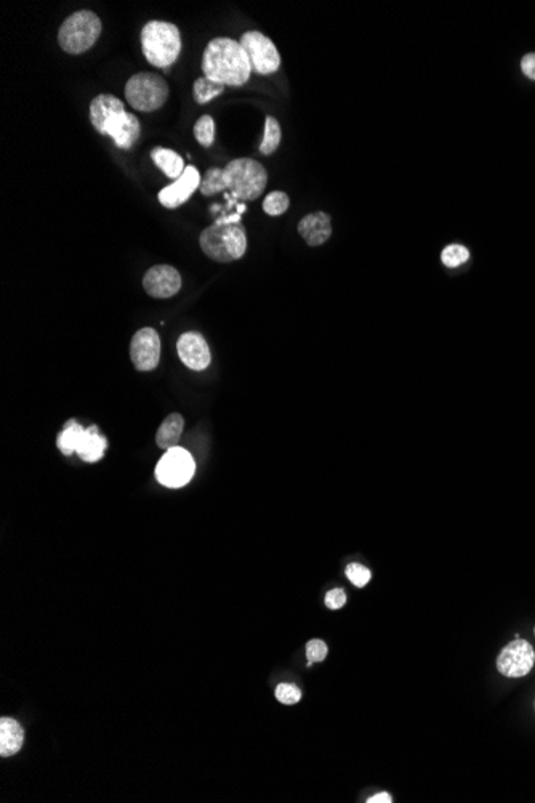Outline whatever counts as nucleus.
Returning <instances> with one entry per match:
<instances>
[{
    "mask_svg": "<svg viewBox=\"0 0 535 803\" xmlns=\"http://www.w3.org/2000/svg\"><path fill=\"white\" fill-rule=\"evenodd\" d=\"M535 664L534 648L523 639H516L501 650L497 658V669L501 676L508 678L524 677L532 670Z\"/></svg>",
    "mask_w": 535,
    "mask_h": 803,
    "instance_id": "9",
    "label": "nucleus"
},
{
    "mask_svg": "<svg viewBox=\"0 0 535 803\" xmlns=\"http://www.w3.org/2000/svg\"><path fill=\"white\" fill-rule=\"evenodd\" d=\"M102 34V21L90 10H79L66 18L58 31V43L69 55H80L94 47Z\"/></svg>",
    "mask_w": 535,
    "mask_h": 803,
    "instance_id": "5",
    "label": "nucleus"
},
{
    "mask_svg": "<svg viewBox=\"0 0 535 803\" xmlns=\"http://www.w3.org/2000/svg\"><path fill=\"white\" fill-rule=\"evenodd\" d=\"M25 743V733L23 728L19 727L15 720L11 718H2L0 720V755L2 757H11L19 753Z\"/></svg>",
    "mask_w": 535,
    "mask_h": 803,
    "instance_id": "18",
    "label": "nucleus"
},
{
    "mask_svg": "<svg viewBox=\"0 0 535 803\" xmlns=\"http://www.w3.org/2000/svg\"><path fill=\"white\" fill-rule=\"evenodd\" d=\"M143 287L153 299H171L179 294L181 276L173 266L156 265L146 271Z\"/></svg>",
    "mask_w": 535,
    "mask_h": 803,
    "instance_id": "11",
    "label": "nucleus"
},
{
    "mask_svg": "<svg viewBox=\"0 0 535 803\" xmlns=\"http://www.w3.org/2000/svg\"><path fill=\"white\" fill-rule=\"evenodd\" d=\"M130 358L136 371L148 372L157 368L161 359V339L153 327L140 329L130 343Z\"/></svg>",
    "mask_w": 535,
    "mask_h": 803,
    "instance_id": "10",
    "label": "nucleus"
},
{
    "mask_svg": "<svg viewBox=\"0 0 535 803\" xmlns=\"http://www.w3.org/2000/svg\"><path fill=\"white\" fill-rule=\"evenodd\" d=\"M151 159L169 179L179 180L187 169L181 156L167 148H161V146L154 148L151 151Z\"/></svg>",
    "mask_w": 535,
    "mask_h": 803,
    "instance_id": "19",
    "label": "nucleus"
},
{
    "mask_svg": "<svg viewBox=\"0 0 535 803\" xmlns=\"http://www.w3.org/2000/svg\"><path fill=\"white\" fill-rule=\"evenodd\" d=\"M534 635H535V629H534Z\"/></svg>",
    "mask_w": 535,
    "mask_h": 803,
    "instance_id": "33",
    "label": "nucleus"
},
{
    "mask_svg": "<svg viewBox=\"0 0 535 803\" xmlns=\"http://www.w3.org/2000/svg\"><path fill=\"white\" fill-rule=\"evenodd\" d=\"M241 47L246 51L247 58L250 61V68L258 74H272L280 68V55L276 45L270 37L258 33L248 31L241 37Z\"/></svg>",
    "mask_w": 535,
    "mask_h": 803,
    "instance_id": "7",
    "label": "nucleus"
},
{
    "mask_svg": "<svg viewBox=\"0 0 535 803\" xmlns=\"http://www.w3.org/2000/svg\"><path fill=\"white\" fill-rule=\"evenodd\" d=\"M183 427H185L183 417L180 414H171L167 419L162 422L161 427L157 430L156 443L165 451L175 447L180 441V436L183 433Z\"/></svg>",
    "mask_w": 535,
    "mask_h": 803,
    "instance_id": "20",
    "label": "nucleus"
},
{
    "mask_svg": "<svg viewBox=\"0 0 535 803\" xmlns=\"http://www.w3.org/2000/svg\"><path fill=\"white\" fill-rule=\"evenodd\" d=\"M201 173L195 165H187L183 175L175 183L162 189L159 193V203L167 209H177L185 204L189 197L193 196L195 189L201 187Z\"/></svg>",
    "mask_w": 535,
    "mask_h": 803,
    "instance_id": "12",
    "label": "nucleus"
},
{
    "mask_svg": "<svg viewBox=\"0 0 535 803\" xmlns=\"http://www.w3.org/2000/svg\"><path fill=\"white\" fill-rule=\"evenodd\" d=\"M199 244L205 256L220 264L236 262L246 254V230L241 223L217 225L205 228L199 236Z\"/></svg>",
    "mask_w": 535,
    "mask_h": 803,
    "instance_id": "4",
    "label": "nucleus"
},
{
    "mask_svg": "<svg viewBox=\"0 0 535 803\" xmlns=\"http://www.w3.org/2000/svg\"><path fill=\"white\" fill-rule=\"evenodd\" d=\"M141 124L132 112H120L114 119L111 120L106 127V135H110L114 143L122 149H130L140 138Z\"/></svg>",
    "mask_w": 535,
    "mask_h": 803,
    "instance_id": "14",
    "label": "nucleus"
},
{
    "mask_svg": "<svg viewBox=\"0 0 535 803\" xmlns=\"http://www.w3.org/2000/svg\"><path fill=\"white\" fill-rule=\"evenodd\" d=\"M298 234L303 238L308 246H323L325 241L331 240V215L325 212H313L303 217L298 223Z\"/></svg>",
    "mask_w": 535,
    "mask_h": 803,
    "instance_id": "15",
    "label": "nucleus"
},
{
    "mask_svg": "<svg viewBox=\"0 0 535 803\" xmlns=\"http://www.w3.org/2000/svg\"><path fill=\"white\" fill-rule=\"evenodd\" d=\"M225 90V86L223 84H218V82H213L210 79L203 76L199 77L195 82V103L199 104H205V103L210 102L215 96L223 94Z\"/></svg>",
    "mask_w": 535,
    "mask_h": 803,
    "instance_id": "23",
    "label": "nucleus"
},
{
    "mask_svg": "<svg viewBox=\"0 0 535 803\" xmlns=\"http://www.w3.org/2000/svg\"><path fill=\"white\" fill-rule=\"evenodd\" d=\"M468 258H470L468 249L459 246V244L447 246L441 254L442 264L447 268H457V266L463 265L465 262H468Z\"/></svg>",
    "mask_w": 535,
    "mask_h": 803,
    "instance_id": "26",
    "label": "nucleus"
},
{
    "mask_svg": "<svg viewBox=\"0 0 535 803\" xmlns=\"http://www.w3.org/2000/svg\"><path fill=\"white\" fill-rule=\"evenodd\" d=\"M84 432H86V427L79 425L76 420H69L68 424L61 430L58 440H57V446H58L61 453L65 454V455H71V454L76 453L77 446L80 443Z\"/></svg>",
    "mask_w": 535,
    "mask_h": 803,
    "instance_id": "21",
    "label": "nucleus"
},
{
    "mask_svg": "<svg viewBox=\"0 0 535 803\" xmlns=\"http://www.w3.org/2000/svg\"><path fill=\"white\" fill-rule=\"evenodd\" d=\"M106 447H108L106 438L100 435L98 427L92 425V427L86 428V432H84V435H82V440H80V443L77 446L76 453L82 461L88 462V463H94V462H98L100 459H103Z\"/></svg>",
    "mask_w": 535,
    "mask_h": 803,
    "instance_id": "17",
    "label": "nucleus"
},
{
    "mask_svg": "<svg viewBox=\"0 0 535 803\" xmlns=\"http://www.w3.org/2000/svg\"><path fill=\"white\" fill-rule=\"evenodd\" d=\"M276 700L282 702V704L292 706V704H297L302 700V692L295 684H280L276 688Z\"/></svg>",
    "mask_w": 535,
    "mask_h": 803,
    "instance_id": "27",
    "label": "nucleus"
},
{
    "mask_svg": "<svg viewBox=\"0 0 535 803\" xmlns=\"http://www.w3.org/2000/svg\"><path fill=\"white\" fill-rule=\"evenodd\" d=\"M347 603V593L345 590L333 589L325 595V607L331 609H340Z\"/></svg>",
    "mask_w": 535,
    "mask_h": 803,
    "instance_id": "30",
    "label": "nucleus"
},
{
    "mask_svg": "<svg viewBox=\"0 0 535 803\" xmlns=\"http://www.w3.org/2000/svg\"><path fill=\"white\" fill-rule=\"evenodd\" d=\"M521 69L529 79L535 80V53H529L521 61Z\"/></svg>",
    "mask_w": 535,
    "mask_h": 803,
    "instance_id": "31",
    "label": "nucleus"
},
{
    "mask_svg": "<svg viewBox=\"0 0 535 803\" xmlns=\"http://www.w3.org/2000/svg\"><path fill=\"white\" fill-rule=\"evenodd\" d=\"M126 111V106L119 98L114 95L102 94L95 96L90 103V120L95 130L102 135H106V127L111 120L118 114Z\"/></svg>",
    "mask_w": 535,
    "mask_h": 803,
    "instance_id": "16",
    "label": "nucleus"
},
{
    "mask_svg": "<svg viewBox=\"0 0 535 803\" xmlns=\"http://www.w3.org/2000/svg\"><path fill=\"white\" fill-rule=\"evenodd\" d=\"M345 573H347V577H348L349 581L353 582L359 589L365 587L371 581V577H372V574L365 566L357 563L348 564Z\"/></svg>",
    "mask_w": 535,
    "mask_h": 803,
    "instance_id": "28",
    "label": "nucleus"
},
{
    "mask_svg": "<svg viewBox=\"0 0 535 803\" xmlns=\"http://www.w3.org/2000/svg\"><path fill=\"white\" fill-rule=\"evenodd\" d=\"M268 185V173L262 164L256 159L248 157H239L233 159L231 163L226 164L225 169H209L205 172L204 177L201 180V193L204 196L210 197L218 195L225 189H230V195H225L226 197V205H213L212 212H223L226 215L231 210L233 205L238 204L241 201H256L264 195V189Z\"/></svg>",
    "mask_w": 535,
    "mask_h": 803,
    "instance_id": "1",
    "label": "nucleus"
},
{
    "mask_svg": "<svg viewBox=\"0 0 535 803\" xmlns=\"http://www.w3.org/2000/svg\"><path fill=\"white\" fill-rule=\"evenodd\" d=\"M391 802H393V797H391L390 794H386V792H380V794L374 795V797H371V799H369V800H367V803H391Z\"/></svg>",
    "mask_w": 535,
    "mask_h": 803,
    "instance_id": "32",
    "label": "nucleus"
},
{
    "mask_svg": "<svg viewBox=\"0 0 535 803\" xmlns=\"http://www.w3.org/2000/svg\"><path fill=\"white\" fill-rule=\"evenodd\" d=\"M280 140H282V130H280L279 120L272 116H268L264 120V141L260 145V153L264 156H271L276 153L279 148Z\"/></svg>",
    "mask_w": 535,
    "mask_h": 803,
    "instance_id": "22",
    "label": "nucleus"
},
{
    "mask_svg": "<svg viewBox=\"0 0 535 803\" xmlns=\"http://www.w3.org/2000/svg\"><path fill=\"white\" fill-rule=\"evenodd\" d=\"M195 137L199 145L205 146V148L213 145V141H215V120L210 116H203L201 119L195 122Z\"/></svg>",
    "mask_w": 535,
    "mask_h": 803,
    "instance_id": "25",
    "label": "nucleus"
},
{
    "mask_svg": "<svg viewBox=\"0 0 535 803\" xmlns=\"http://www.w3.org/2000/svg\"><path fill=\"white\" fill-rule=\"evenodd\" d=\"M327 656V645L323 640H311L306 645L308 662H323Z\"/></svg>",
    "mask_w": 535,
    "mask_h": 803,
    "instance_id": "29",
    "label": "nucleus"
},
{
    "mask_svg": "<svg viewBox=\"0 0 535 803\" xmlns=\"http://www.w3.org/2000/svg\"><path fill=\"white\" fill-rule=\"evenodd\" d=\"M290 197L284 191H272L264 197V210L271 217H279L289 210Z\"/></svg>",
    "mask_w": 535,
    "mask_h": 803,
    "instance_id": "24",
    "label": "nucleus"
},
{
    "mask_svg": "<svg viewBox=\"0 0 535 803\" xmlns=\"http://www.w3.org/2000/svg\"><path fill=\"white\" fill-rule=\"evenodd\" d=\"M141 50L149 65L156 68H169L179 60L181 35L173 23L149 21L141 31Z\"/></svg>",
    "mask_w": 535,
    "mask_h": 803,
    "instance_id": "3",
    "label": "nucleus"
},
{
    "mask_svg": "<svg viewBox=\"0 0 535 803\" xmlns=\"http://www.w3.org/2000/svg\"><path fill=\"white\" fill-rule=\"evenodd\" d=\"M180 359L187 368L204 371L210 364V348L199 333H183L177 342Z\"/></svg>",
    "mask_w": 535,
    "mask_h": 803,
    "instance_id": "13",
    "label": "nucleus"
},
{
    "mask_svg": "<svg viewBox=\"0 0 535 803\" xmlns=\"http://www.w3.org/2000/svg\"><path fill=\"white\" fill-rule=\"evenodd\" d=\"M203 73L213 82L239 87L248 80L252 68L241 43L228 37H217L205 49Z\"/></svg>",
    "mask_w": 535,
    "mask_h": 803,
    "instance_id": "2",
    "label": "nucleus"
},
{
    "mask_svg": "<svg viewBox=\"0 0 535 803\" xmlns=\"http://www.w3.org/2000/svg\"><path fill=\"white\" fill-rule=\"evenodd\" d=\"M195 465L191 454L183 447H172L162 455L156 467V478L167 487H183L195 475Z\"/></svg>",
    "mask_w": 535,
    "mask_h": 803,
    "instance_id": "8",
    "label": "nucleus"
},
{
    "mask_svg": "<svg viewBox=\"0 0 535 803\" xmlns=\"http://www.w3.org/2000/svg\"><path fill=\"white\" fill-rule=\"evenodd\" d=\"M169 98V86L154 73H138L126 84V100L138 111L151 112L162 108Z\"/></svg>",
    "mask_w": 535,
    "mask_h": 803,
    "instance_id": "6",
    "label": "nucleus"
}]
</instances>
